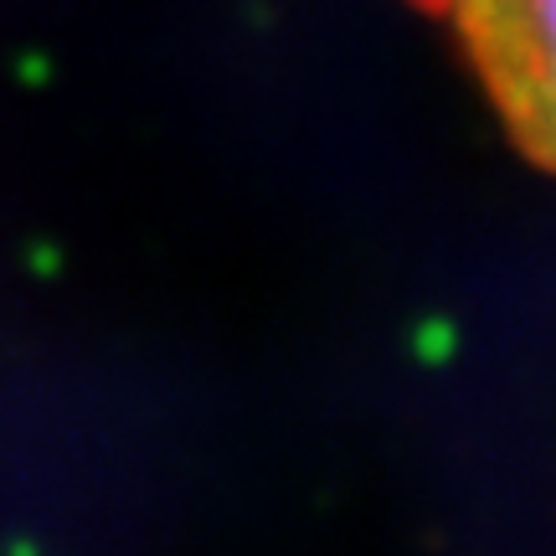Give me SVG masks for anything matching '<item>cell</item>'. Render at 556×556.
<instances>
[{"mask_svg":"<svg viewBox=\"0 0 556 556\" xmlns=\"http://www.w3.org/2000/svg\"><path fill=\"white\" fill-rule=\"evenodd\" d=\"M454 31L526 160L556 176V0H417Z\"/></svg>","mask_w":556,"mask_h":556,"instance_id":"obj_1","label":"cell"}]
</instances>
